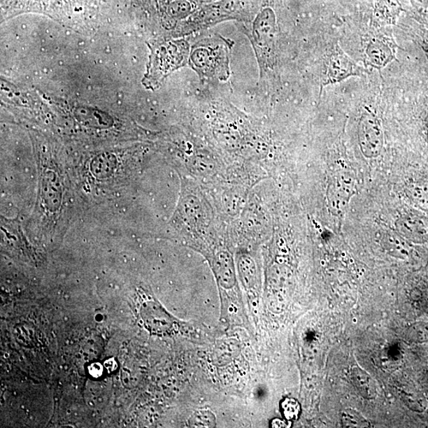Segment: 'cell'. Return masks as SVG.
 <instances>
[{"label": "cell", "instance_id": "6da1fadb", "mask_svg": "<svg viewBox=\"0 0 428 428\" xmlns=\"http://www.w3.org/2000/svg\"><path fill=\"white\" fill-rule=\"evenodd\" d=\"M234 41L220 34H211L197 41L190 48L188 65L202 83L227 81Z\"/></svg>", "mask_w": 428, "mask_h": 428}, {"label": "cell", "instance_id": "7a4b0ae2", "mask_svg": "<svg viewBox=\"0 0 428 428\" xmlns=\"http://www.w3.org/2000/svg\"><path fill=\"white\" fill-rule=\"evenodd\" d=\"M261 0H219L205 3L180 26V34L189 35L226 21L251 22L258 15Z\"/></svg>", "mask_w": 428, "mask_h": 428}, {"label": "cell", "instance_id": "3957f363", "mask_svg": "<svg viewBox=\"0 0 428 428\" xmlns=\"http://www.w3.org/2000/svg\"><path fill=\"white\" fill-rule=\"evenodd\" d=\"M151 55L143 83L148 89H157L176 70L189 62L190 47L185 38L163 41L150 45Z\"/></svg>", "mask_w": 428, "mask_h": 428}, {"label": "cell", "instance_id": "277c9868", "mask_svg": "<svg viewBox=\"0 0 428 428\" xmlns=\"http://www.w3.org/2000/svg\"><path fill=\"white\" fill-rule=\"evenodd\" d=\"M276 33V15L271 8L259 12L253 20L252 29L246 32L257 57L261 73L269 67Z\"/></svg>", "mask_w": 428, "mask_h": 428}, {"label": "cell", "instance_id": "5b68a950", "mask_svg": "<svg viewBox=\"0 0 428 428\" xmlns=\"http://www.w3.org/2000/svg\"><path fill=\"white\" fill-rule=\"evenodd\" d=\"M358 138L361 152L367 159L378 158L384 145V134L379 119L371 114L362 115Z\"/></svg>", "mask_w": 428, "mask_h": 428}, {"label": "cell", "instance_id": "8992f818", "mask_svg": "<svg viewBox=\"0 0 428 428\" xmlns=\"http://www.w3.org/2000/svg\"><path fill=\"white\" fill-rule=\"evenodd\" d=\"M355 183L348 173H337L329 183L328 204L334 215L341 216L346 211L350 199L355 194Z\"/></svg>", "mask_w": 428, "mask_h": 428}, {"label": "cell", "instance_id": "52a82bcc", "mask_svg": "<svg viewBox=\"0 0 428 428\" xmlns=\"http://www.w3.org/2000/svg\"><path fill=\"white\" fill-rule=\"evenodd\" d=\"M396 231L407 241L414 243L428 242V220L415 215L400 217L395 223Z\"/></svg>", "mask_w": 428, "mask_h": 428}, {"label": "cell", "instance_id": "ba28073f", "mask_svg": "<svg viewBox=\"0 0 428 428\" xmlns=\"http://www.w3.org/2000/svg\"><path fill=\"white\" fill-rule=\"evenodd\" d=\"M213 271L220 285L225 289L234 287L236 283V273L234 260L227 252H220L214 257Z\"/></svg>", "mask_w": 428, "mask_h": 428}, {"label": "cell", "instance_id": "9c48e42d", "mask_svg": "<svg viewBox=\"0 0 428 428\" xmlns=\"http://www.w3.org/2000/svg\"><path fill=\"white\" fill-rule=\"evenodd\" d=\"M210 0H171L166 5V17L173 21L187 19Z\"/></svg>", "mask_w": 428, "mask_h": 428}, {"label": "cell", "instance_id": "30bf717a", "mask_svg": "<svg viewBox=\"0 0 428 428\" xmlns=\"http://www.w3.org/2000/svg\"><path fill=\"white\" fill-rule=\"evenodd\" d=\"M358 68L344 53H335L330 58L329 66V79L337 82L355 75Z\"/></svg>", "mask_w": 428, "mask_h": 428}, {"label": "cell", "instance_id": "8fae6325", "mask_svg": "<svg viewBox=\"0 0 428 428\" xmlns=\"http://www.w3.org/2000/svg\"><path fill=\"white\" fill-rule=\"evenodd\" d=\"M350 380L359 394L366 400H373L378 395V385L370 374L355 366L350 371Z\"/></svg>", "mask_w": 428, "mask_h": 428}, {"label": "cell", "instance_id": "7c38bea8", "mask_svg": "<svg viewBox=\"0 0 428 428\" xmlns=\"http://www.w3.org/2000/svg\"><path fill=\"white\" fill-rule=\"evenodd\" d=\"M382 243L386 252L400 259H407L410 255L408 241L396 230H388L383 236Z\"/></svg>", "mask_w": 428, "mask_h": 428}, {"label": "cell", "instance_id": "4fadbf2b", "mask_svg": "<svg viewBox=\"0 0 428 428\" xmlns=\"http://www.w3.org/2000/svg\"><path fill=\"white\" fill-rule=\"evenodd\" d=\"M366 52L371 62L376 68H383L392 59L390 48L383 41H373Z\"/></svg>", "mask_w": 428, "mask_h": 428}, {"label": "cell", "instance_id": "5bb4252c", "mask_svg": "<svg viewBox=\"0 0 428 428\" xmlns=\"http://www.w3.org/2000/svg\"><path fill=\"white\" fill-rule=\"evenodd\" d=\"M238 270L245 287H252L257 278V266L253 259L248 255H242L238 260Z\"/></svg>", "mask_w": 428, "mask_h": 428}, {"label": "cell", "instance_id": "9a60e30c", "mask_svg": "<svg viewBox=\"0 0 428 428\" xmlns=\"http://www.w3.org/2000/svg\"><path fill=\"white\" fill-rule=\"evenodd\" d=\"M407 194L414 204L428 211V183H413L407 188Z\"/></svg>", "mask_w": 428, "mask_h": 428}, {"label": "cell", "instance_id": "2e32d148", "mask_svg": "<svg viewBox=\"0 0 428 428\" xmlns=\"http://www.w3.org/2000/svg\"><path fill=\"white\" fill-rule=\"evenodd\" d=\"M401 399L406 406L415 413L426 411L428 404L425 396L416 392H401Z\"/></svg>", "mask_w": 428, "mask_h": 428}, {"label": "cell", "instance_id": "e0dca14e", "mask_svg": "<svg viewBox=\"0 0 428 428\" xmlns=\"http://www.w3.org/2000/svg\"><path fill=\"white\" fill-rule=\"evenodd\" d=\"M408 341L414 343H425L428 342V322L418 321L408 327L406 333Z\"/></svg>", "mask_w": 428, "mask_h": 428}, {"label": "cell", "instance_id": "ac0fdd59", "mask_svg": "<svg viewBox=\"0 0 428 428\" xmlns=\"http://www.w3.org/2000/svg\"><path fill=\"white\" fill-rule=\"evenodd\" d=\"M341 422L344 427H369L370 424L362 414L354 409H345L341 413Z\"/></svg>", "mask_w": 428, "mask_h": 428}, {"label": "cell", "instance_id": "d6986e66", "mask_svg": "<svg viewBox=\"0 0 428 428\" xmlns=\"http://www.w3.org/2000/svg\"><path fill=\"white\" fill-rule=\"evenodd\" d=\"M281 411L283 418L287 421H294L299 418L301 406L294 398H285L281 402Z\"/></svg>", "mask_w": 428, "mask_h": 428}, {"label": "cell", "instance_id": "ffe728a7", "mask_svg": "<svg viewBox=\"0 0 428 428\" xmlns=\"http://www.w3.org/2000/svg\"><path fill=\"white\" fill-rule=\"evenodd\" d=\"M212 415H211L209 413H199L198 415H196L194 416L195 419V425H197L198 427H206V424L204 423V421L206 422L208 426L210 427V425H212L213 424V420H206L208 418H210V416H211Z\"/></svg>", "mask_w": 428, "mask_h": 428}, {"label": "cell", "instance_id": "44dd1931", "mask_svg": "<svg viewBox=\"0 0 428 428\" xmlns=\"http://www.w3.org/2000/svg\"><path fill=\"white\" fill-rule=\"evenodd\" d=\"M287 422L280 419H275L271 421V425L272 427H287Z\"/></svg>", "mask_w": 428, "mask_h": 428}, {"label": "cell", "instance_id": "7402d4cb", "mask_svg": "<svg viewBox=\"0 0 428 428\" xmlns=\"http://www.w3.org/2000/svg\"><path fill=\"white\" fill-rule=\"evenodd\" d=\"M427 141H428V133H427Z\"/></svg>", "mask_w": 428, "mask_h": 428}]
</instances>
